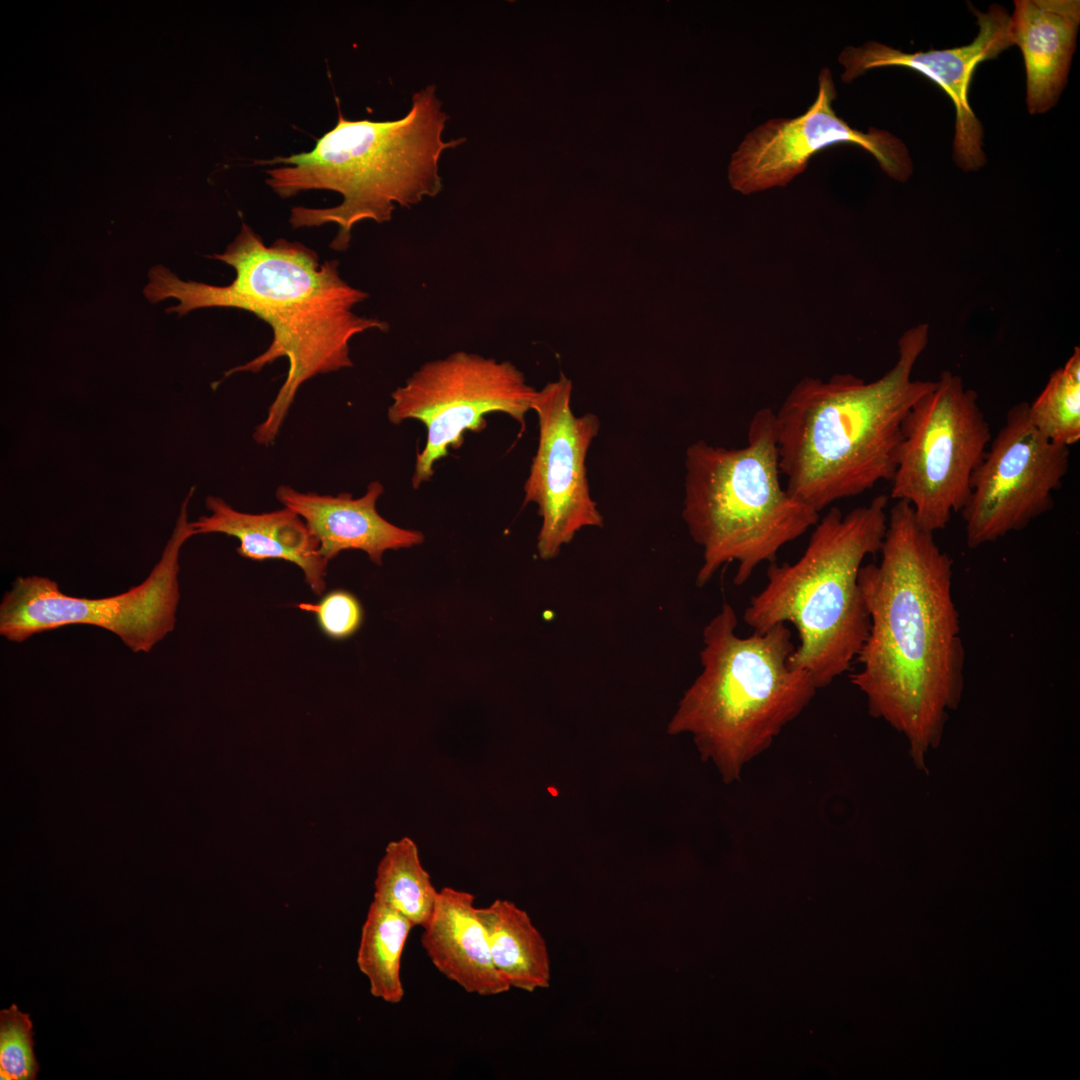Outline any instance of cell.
<instances>
[{
	"instance_id": "cell-17",
	"label": "cell",
	"mask_w": 1080,
	"mask_h": 1080,
	"mask_svg": "<svg viewBox=\"0 0 1080 1080\" xmlns=\"http://www.w3.org/2000/svg\"><path fill=\"white\" fill-rule=\"evenodd\" d=\"M421 945L434 967L464 991L495 996L510 986L495 969L486 931L477 916L474 896L444 887L422 927Z\"/></svg>"
},
{
	"instance_id": "cell-21",
	"label": "cell",
	"mask_w": 1080,
	"mask_h": 1080,
	"mask_svg": "<svg viewBox=\"0 0 1080 1080\" xmlns=\"http://www.w3.org/2000/svg\"><path fill=\"white\" fill-rule=\"evenodd\" d=\"M374 899L423 927L430 919L438 892L420 862L416 843L409 837L390 842L376 873Z\"/></svg>"
},
{
	"instance_id": "cell-15",
	"label": "cell",
	"mask_w": 1080,
	"mask_h": 1080,
	"mask_svg": "<svg viewBox=\"0 0 1080 1080\" xmlns=\"http://www.w3.org/2000/svg\"><path fill=\"white\" fill-rule=\"evenodd\" d=\"M383 493V485L374 480L359 498L350 493H304L287 485L277 488L276 498L303 519L328 562L342 551L361 550L381 565L386 551L420 545L425 539L422 532L396 526L378 513Z\"/></svg>"
},
{
	"instance_id": "cell-13",
	"label": "cell",
	"mask_w": 1080,
	"mask_h": 1080,
	"mask_svg": "<svg viewBox=\"0 0 1080 1080\" xmlns=\"http://www.w3.org/2000/svg\"><path fill=\"white\" fill-rule=\"evenodd\" d=\"M836 97L832 73L825 67L818 77L816 99L805 113L769 119L745 136L730 161L731 187L745 195L784 187L804 172L816 153L838 144L863 148L890 178L906 182L913 162L903 141L874 127L868 132L851 127L836 114Z\"/></svg>"
},
{
	"instance_id": "cell-16",
	"label": "cell",
	"mask_w": 1080,
	"mask_h": 1080,
	"mask_svg": "<svg viewBox=\"0 0 1080 1080\" xmlns=\"http://www.w3.org/2000/svg\"><path fill=\"white\" fill-rule=\"evenodd\" d=\"M1079 25V0L1014 1L1010 33L1012 45L1023 56L1031 115L1045 113L1058 102L1067 84Z\"/></svg>"
},
{
	"instance_id": "cell-8",
	"label": "cell",
	"mask_w": 1080,
	"mask_h": 1080,
	"mask_svg": "<svg viewBox=\"0 0 1080 1080\" xmlns=\"http://www.w3.org/2000/svg\"><path fill=\"white\" fill-rule=\"evenodd\" d=\"M991 439L976 392L942 372L903 421L890 498L908 502L923 529H944L965 506Z\"/></svg>"
},
{
	"instance_id": "cell-12",
	"label": "cell",
	"mask_w": 1080,
	"mask_h": 1080,
	"mask_svg": "<svg viewBox=\"0 0 1080 1080\" xmlns=\"http://www.w3.org/2000/svg\"><path fill=\"white\" fill-rule=\"evenodd\" d=\"M572 382L563 373L537 391L532 411L538 417L539 439L524 484V504L534 503L542 524L537 552L554 559L583 528H602L604 519L593 500L586 469L588 450L600 430L593 413L576 416L571 409Z\"/></svg>"
},
{
	"instance_id": "cell-6",
	"label": "cell",
	"mask_w": 1080,
	"mask_h": 1080,
	"mask_svg": "<svg viewBox=\"0 0 1080 1080\" xmlns=\"http://www.w3.org/2000/svg\"><path fill=\"white\" fill-rule=\"evenodd\" d=\"M888 499L878 495L846 515L832 507L794 563L769 564L765 586L745 609L743 619L753 631L780 623L796 628L799 644L788 664L810 674L818 689L851 669L868 636L858 575L864 559L882 547Z\"/></svg>"
},
{
	"instance_id": "cell-20",
	"label": "cell",
	"mask_w": 1080,
	"mask_h": 1080,
	"mask_svg": "<svg viewBox=\"0 0 1080 1080\" xmlns=\"http://www.w3.org/2000/svg\"><path fill=\"white\" fill-rule=\"evenodd\" d=\"M413 927L391 906L377 899L371 902L361 928L356 962L369 981L373 997L390 1004L402 1001L401 958Z\"/></svg>"
},
{
	"instance_id": "cell-10",
	"label": "cell",
	"mask_w": 1080,
	"mask_h": 1080,
	"mask_svg": "<svg viewBox=\"0 0 1080 1080\" xmlns=\"http://www.w3.org/2000/svg\"><path fill=\"white\" fill-rule=\"evenodd\" d=\"M536 395L509 361L457 351L423 364L391 393L387 411L394 425L418 420L427 430L425 446L415 457L412 487L432 479L435 464L463 444L466 432H481L487 414H507L524 431Z\"/></svg>"
},
{
	"instance_id": "cell-5",
	"label": "cell",
	"mask_w": 1080,
	"mask_h": 1080,
	"mask_svg": "<svg viewBox=\"0 0 1080 1080\" xmlns=\"http://www.w3.org/2000/svg\"><path fill=\"white\" fill-rule=\"evenodd\" d=\"M737 625L728 603L705 625L701 672L667 725L670 735L690 734L725 783L739 780L818 690L810 674L788 664L795 647L786 624L747 637Z\"/></svg>"
},
{
	"instance_id": "cell-24",
	"label": "cell",
	"mask_w": 1080,
	"mask_h": 1080,
	"mask_svg": "<svg viewBox=\"0 0 1080 1080\" xmlns=\"http://www.w3.org/2000/svg\"><path fill=\"white\" fill-rule=\"evenodd\" d=\"M301 610L315 614L321 631L334 640H344L354 635L363 622V608L359 600L345 590H333L318 603H300Z\"/></svg>"
},
{
	"instance_id": "cell-1",
	"label": "cell",
	"mask_w": 1080,
	"mask_h": 1080,
	"mask_svg": "<svg viewBox=\"0 0 1080 1080\" xmlns=\"http://www.w3.org/2000/svg\"><path fill=\"white\" fill-rule=\"evenodd\" d=\"M878 564L858 582L870 617L851 683L870 715L908 740L915 766L942 740L964 690L965 648L952 595L953 560L902 500L890 509Z\"/></svg>"
},
{
	"instance_id": "cell-23",
	"label": "cell",
	"mask_w": 1080,
	"mask_h": 1080,
	"mask_svg": "<svg viewBox=\"0 0 1080 1080\" xmlns=\"http://www.w3.org/2000/svg\"><path fill=\"white\" fill-rule=\"evenodd\" d=\"M29 1014L16 1004L0 1011L1 1080H35L39 1064L34 1054V1032Z\"/></svg>"
},
{
	"instance_id": "cell-3",
	"label": "cell",
	"mask_w": 1080,
	"mask_h": 1080,
	"mask_svg": "<svg viewBox=\"0 0 1080 1080\" xmlns=\"http://www.w3.org/2000/svg\"><path fill=\"white\" fill-rule=\"evenodd\" d=\"M928 336L927 324L905 331L895 364L875 381L840 373L796 383L775 412L779 467L792 496L820 513L892 480L903 421L935 384L912 379Z\"/></svg>"
},
{
	"instance_id": "cell-22",
	"label": "cell",
	"mask_w": 1080,
	"mask_h": 1080,
	"mask_svg": "<svg viewBox=\"0 0 1080 1080\" xmlns=\"http://www.w3.org/2000/svg\"><path fill=\"white\" fill-rule=\"evenodd\" d=\"M1031 422L1053 443L1070 448L1080 439V349L1051 373L1038 395L1028 404Z\"/></svg>"
},
{
	"instance_id": "cell-14",
	"label": "cell",
	"mask_w": 1080,
	"mask_h": 1080,
	"mask_svg": "<svg viewBox=\"0 0 1080 1080\" xmlns=\"http://www.w3.org/2000/svg\"><path fill=\"white\" fill-rule=\"evenodd\" d=\"M970 8L977 19L978 33L967 45L907 53L868 41L858 47L846 46L838 56L844 67L841 80L846 84L875 68L901 67L918 72L941 88L955 107L953 160L965 172L978 171L987 162L983 126L968 98L974 72L980 63L997 58L1013 46L1006 8L999 4H992L986 12Z\"/></svg>"
},
{
	"instance_id": "cell-7",
	"label": "cell",
	"mask_w": 1080,
	"mask_h": 1080,
	"mask_svg": "<svg viewBox=\"0 0 1080 1080\" xmlns=\"http://www.w3.org/2000/svg\"><path fill=\"white\" fill-rule=\"evenodd\" d=\"M682 518L702 548L696 585L737 563L736 586L819 521V513L792 496L780 481L775 412L760 408L750 421L747 444L714 446L704 440L686 450Z\"/></svg>"
},
{
	"instance_id": "cell-9",
	"label": "cell",
	"mask_w": 1080,
	"mask_h": 1080,
	"mask_svg": "<svg viewBox=\"0 0 1080 1080\" xmlns=\"http://www.w3.org/2000/svg\"><path fill=\"white\" fill-rule=\"evenodd\" d=\"M194 490L182 502L160 560L141 584L115 596L90 599L64 594L48 577H17L0 604V634L23 642L35 634L84 624L112 632L133 652H150L175 627L180 549L196 535L188 521Z\"/></svg>"
},
{
	"instance_id": "cell-11",
	"label": "cell",
	"mask_w": 1080,
	"mask_h": 1080,
	"mask_svg": "<svg viewBox=\"0 0 1080 1080\" xmlns=\"http://www.w3.org/2000/svg\"><path fill=\"white\" fill-rule=\"evenodd\" d=\"M1069 457V447L1051 442L1033 425L1028 403L1011 407L972 475L961 510L968 547L1022 530L1051 510Z\"/></svg>"
},
{
	"instance_id": "cell-19",
	"label": "cell",
	"mask_w": 1080,
	"mask_h": 1080,
	"mask_svg": "<svg viewBox=\"0 0 1080 1080\" xmlns=\"http://www.w3.org/2000/svg\"><path fill=\"white\" fill-rule=\"evenodd\" d=\"M476 911L493 965L510 988L526 992L547 988L551 978L547 946L527 912L502 899Z\"/></svg>"
},
{
	"instance_id": "cell-18",
	"label": "cell",
	"mask_w": 1080,
	"mask_h": 1080,
	"mask_svg": "<svg viewBox=\"0 0 1080 1080\" xmlns=\"http://www.w3.org/2000/svg\"><path fill=\"white\" fill-rule=\"evenodd\" d=\"M209 516L192 522L195 534L222 533L239 541L237 553L254 561L284 560L297 565L316 595L326 588L328 561L303 519L289 508L252 514L235 510L222 498L208 496Z\"/></svg>"
},
{
	"instance_id": "cell-2",
	"label": "cell",
	"mask_w": 1080,
	"mask_h": 1080,
	"mask_svg": "<svg viewBox=\"0 0 1080 1080\" xmlns=\"http://www.w3.org/2000/svg\"><path fill=\"white\" fill-rule=\"evenodd\" d=\"M207 257L235 270L231 283L184 281L156 265L148 272L143 293L150 303L178 300L167 313L183 316L201 308H236L255 314L271 327L273 338L263 353L226 371L212 384L216 389L235 373H258L277 359L288 360L285 381L253 433L258 444L268 446L279 434L299 388L317 375L352 367L351 339L368 330L386 331L388 323L353 312L368 293L340 277L337 260L320 263L314 250L284 238L267 246L244 221L224 252Z\"/></svg>"
},
{
	"instance_id": "cell-4",
	"label": "cell",
	"mask_w": 1080,
	"mask_h": 1080,
	"mask_svg": "<svg viewBox=\"0 0 1080 1080\" xmlns=\"http://www.w3.org/2000/svg\"><path fill=\"white\" fill-rule=\"evenodd\" d=\"M338 108L337 124L312 150L255 163L283 165L266 170V183L281 198L314 189L338 192L340 204L295 206L289 221L294 229L335 223L330 247L344 251L357 223L390 221L397 205L411 207L436 196L442 189L441 154L464 139L443 140L448 116L434 85L414 93L409 112L398 120H347Z\"/></svg>"
}]
</instances>
